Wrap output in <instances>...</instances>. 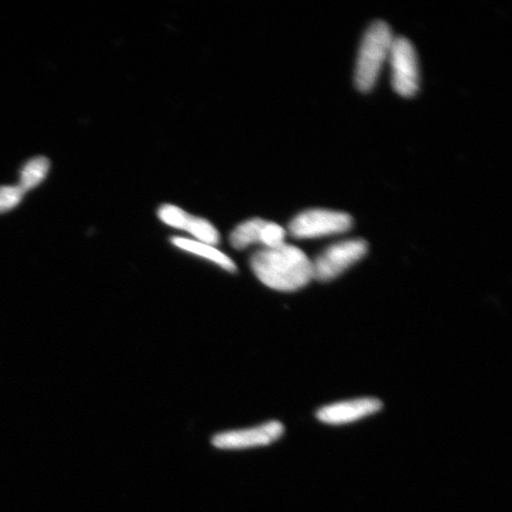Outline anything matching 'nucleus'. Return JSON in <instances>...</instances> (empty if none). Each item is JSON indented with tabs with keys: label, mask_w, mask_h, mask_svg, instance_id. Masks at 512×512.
<instances>
[{
	"label": "nucleus",
	"mask_w": 512,
	"mask_h": 512,
	"mask_svg": "<svg viewBox=\"0 0 512 512\" xmlns=\"http://www.w3.org/2000/svg\"><path fill=\"white\" fill-rule=\"evenodd\" d=\"M251 267L256 278L275 291H298L313 280L309 256L287 243L256 252L251 258Z\"/></svg>",
	"instance_id": "obj_1"
},
{
	"label": "nucleus",
	"mask_w": 512,
	"mask_h": 512,
	"mask_svg": "<svg viewBox=\"0 0 512 512\" xmlns=\"http://www.w3.org/2000/svg\"><path fill=\"white\" fill-rule=\"evenodd\" d=\"M394 35L389 25L384 22H375L370 25L358 53L355 83L361 92H369L375 86L383 64L389 57Z\"/></svg>",
	"instance_id": "obj_2"
},
{
	"label": "nucleus",
	"mask_w": 512,
	"mask_h": 512,
	"mask_svg": "<svg viewBox=\"0 0 512 512\" xmlns=\"http://www.w3.org/2000/svg\"><path fill=\"white\" fill-rule=\"evenodd\" d=\"M352 227V217L341 211L312 209L294 217L288 232L297 239H315L343 234Z\"/></svg>",
	"instance_id": "obj_3"
},
{
	"label": "nucleus",
	"mask_w": 512,
	"mask_h": 512,
	"mask_svg": "<svg viewBox=\"0 0 512 512\" xmlns=\"http://www.w3.org/2000/svg\"><path fill=\"white\" fill-rule=\"evenodd\" d=\"M368 252V243L362 239L335 243L312 261L313 279L331 281L339 277Z\"/></svg>",
	"instance_id": "obj_4"
},
{
	"label": "nucleus",
	"mask_w": 512,
	"mask_h": 512,
	"mask_svg": "<svg viewBox=\"0 0 512 512\" xmlns=\"http://www.w3.org/2000/svg\"><path fill=\"white\" fill-rule=\"evenodd\" d=\"M388 60L392 66V82L395 92L411 98L419 89V61L411 41L395 37Z\"/></svg>",
	"instance_id": "obj_5"
},
{
	"label": "nucleus",
	"mask_w": 512,
	"mask_h": 512,
	"mask_svg": "<svg viewBox=\"0 0 512 512\" xmlns=\"http://www.w3.org/2000/svg\"><path fill=\"white\" fill-rule=\"evenodd\" d=\"M283 434V424L271 421L248 430L217 434L213 439V445L221 450H245V448L271 445Z\"/></svg>",
	"instance_id": "obj_6"
},
{
	"label": "nucleus",
	"mask_w": 512,
	"mask_h": 512,
	"mask_svg": "<svg viewBox=\"0 0 512 512\" xmlns=\"http://www.w3.org/2000/svg\"><path fill=\"white\" fill-rule=\"evenodd\" d=\"M382 402L376 399L364 398L334 403L319 409L317 418L328 425L351 424L369 415L380 412Z\"/></svg>",
	"instance_id": "obj_7"
},
{
	"label": "nucleus",
	"mask_w": 512,
	"mask_h": 512,
	"mask_svg": "<svg viewBox=\"0 0 512 512\" xmlns=\"http://www.w3.org/2000/svg\"><path fill=\"white\" fill-rule=\"evenodd\" d=\"M172 243L179 249H183L185 252H189L201 258L207 259L214 264L219 265L228 272H236L238 268L234 264V261L229 258L226 254L222 253L220 249L215 248L214 246L207 245V243L198 242L196 240L184 239V238H175L172 239Z\"/></svg>",
	"instance_id": "obj_8"
},
{
	"label": "nucleus",
	"mask_w": 512,
	"mask_h": 512,
	"mask_svg": "<svg viewBox=\"0 0 512 512\" xmlns=\"http://www.w3.org/2000/svg\"><path fill=\"white\" fill-rule=\"evenodd\" d=\"M49 169L50 162L46 157H36L29 160L22 169L19 187L24 192L36 188L37 185H40L46 179Z\"/></svg>",
	"instance_id": "obj_9"
},
{
	"label": "nucleus",
	"mask_w": 512,
	"mask_h": 512,
	"mask_svg": "<svg viewBox=\"0 0 512 512\" xmlns=\"http://www.w3.org/2000/svg\"><path fill=\"white\" fill-rule=\"evenodd\" d=\"M266 221L253 219L240 224L230 235V243L236 249H245L254 243H260L261 230Z\"/></svg>",
	"instance_id": "obj_10"
},
{
	"label": "nucleus",
	"mask_w": 512,
	"mask_h": 512,
	"mask_svg": "<svg viewBox=\"0 0 512 512\" xmlns=\"http://www.w3.org/2000/svg\"><path fill=\"white\" fill-rule=\"evenodd\" d=\"M185 232L196 238V241L207 243L210 246H216L220 242V234L209 221L201 217L192 216L188 222Z\"/></svg>",
	"instance_id": "obj_11"
},
{
	"label": "nucleus",
	"mask_w": 512,
	"mask_h": 512,
	"mask_svg": "<svg viewBox=\"0 0 512 512\" xmlns=\"http://www.w3.org/2000/svg\"><path fill=\"white\" fill-rule=\"evenodd\" d=\"M159 219L162 220L168 226L176 229L185 230L188 226L191 215L185 213V211L171 204H166L159 209Z\"/></svg>",
	"instance_id": "obj_12"
},
{
	"label": "nucleus",
	"mask_w": 512,
	"mask_h": 512,
	"mask_svg": "<svg viewBox=\"0 0 512 512\" xmlns=\"http://www.w3.org/2000/svg\"><path fill=\"white\" fill-rule=\"evenodd\" d=\"M287 232L277 223L266 222L261 230L260 243L265 248H277L285 245Z\"/></svg>",
	"instance_id": "obj_13"
},
{
	"label": "nucleus",
	"mask_w": 512,
	"mask_h": 512,
	"mask_svg": "<svg viewBox=\"0 0 512 512\" xmlns=\"http://www.w3.org/2000/svg\"><path fill=\"white\" fill-rule=\"evenodd\" d=\"M24 194L19 185L0 188V214L16 208L22 202Z\"/></svg>",
	"instance_id": "obj_14"
}]
</instances>
